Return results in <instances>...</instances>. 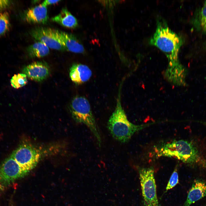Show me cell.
Returning a JSON list of instances; mask_svg holds the SVG:
<instances>
[{
  "instance_id": "cell-6",
  "label": "cell",
  "mask_w": 206,
  "mask_h": 206,
  "mask_svg": "<svg viewBox=\"0 0 206 206\" xmlns=\"http://www.w3.org/2000/svg\"><path fill=\"white\" fill-rule=\"evenodd\" d=\"M11 155L23 170L29 172L39 162L41 153L32 144L25 142L20 144Z\"/></svg>"
},
{
  "instance_id": "cell-5",
  "label": "cell",
  "mask_w": 206,
  "mask_h": 206,
  "mask_svg": "<svg viewBox=\"0 0 206 206\" xmlns=\"http://www.w3.org/2000/svg\"><path fill=\"white\" fill-rule=\"evenodd\" d=\"M138 173L143 202L145 206H160L157 198L153 168H140Z\"/></svg>"
},
{
  "instance_id": "cell-21",
  "label": "cell",
  "mask_w": 206,
  "mask_h": 206,
  "mask_svg": "<svg viewBox=\"0 0 206 206\" xmlns=\"http://www.w3.org/2000/svg\"><path fill=\"white\" fill-rule=\"evenodd\" d=\"M60 1V0H46L44 1L41 4L46 7H47L48 5L56 3Z\"/></svg>"
},
{
  "instance_id": "cell-20",
  "label": "cell",
  "mask_w": 206,
  "mask_h": 206,
  "mask_svg": "<svg viewBox=\"0 0 206 206\" xmlns=\"http://www.w3.org/2000/svg\"><path fill=\"white\" fill-rule=\"evenodd\" d=\"M11 1L8 0H0V11L7 8L11 5Z\"/></svg>"
},
{
  "instance_id": "cell-17",
  "label": "cell",
  "mask_w": 206,
  "mask_h": 206,
  "mask_svg": "<svg viewBox=\"0 0 206 206\" xmlns=\"http://www.w3.org/2000/svg\"><path fill=\"white\" fill-rule=\"evenodd\" d=\"M27 82L26 75L24 74H15L12 77L11 83L12 86L19 88L25 85Z\"/></svg>"
},
{
  "instance_id": "cell-4",
  "label": "cell",
  "mask_w": 206,
  "mask_h": 206,
  "mask_svg": "<svg viewBox=\"0 0 206 206\" xmlns=\"http://www.w3.org/2000/svg\"><path fill=\"white\" fill-rule=\"evenodd\" d=\"M156 156L174 157L183 162L190 164L198 157L197 149L190 142L183 140H174L157 148Z\"/></svg>"
},
{
  "instance_id": "cell-23",
  "label": "cell",
  "mask_w": 206,
  "mask_h": 206,
  "mask_svg": "<svg viewBox=\"0 0 206 206\" xmlns=\"http://www.w3.org/2000/svg\"><path fill=\"white\" fill-rule=\"evenodd\" d=\"M205 5H206V1H205Z\"/></svg>"
},
{
  "instance_id": "cell-10",
  "label": "cell",
  "mask_w": 206,
  "mask_h": 206,
  "mask_svg": "<svg viewBox=\"0 0 206 206\" xmlns=\"http://www.w3.org/2000/svg\"><path fill=\"white\" fill-rule=\"evenodd\" d=\"M56 32L65 50L76 53H84L83 46L74 35L58 30H56Z\"/></svg>"
},
{
  "instance_id": "cell-9",
  "label": "cell",
  "mask_w": 206,
  "mask_h": 206,
  "mask_svg": "<svg viewBox=\"0 0 206 206\" xmlns=\"http://www.w3.org/2000/svg\"><path fill=\"white\" fill-rule=\"evenodd\" d=\"M23 72L31 80L41 81L45 79L50 74V69L45 62L37 61L26 66Z\"/></svg>"
},
{
  "instance_id": "cell-22",
  "label": "cell",
  "mask_w": 206,
  "mask_h": 206,
  "mask_svg": "<svg viewBox=\"0 0 206 206\" xmlns=\"http://www.w3.org/2000/svg\"><path fill=\"white\" fill-rule=\"evenodd\" d=\"M203 30L205 32H206V22L204 25L202 27Z\"/></svg>"
},
{
  "instance_id": "cell-1",
  "label": "cell",
  "mask_w": 206,
  "mask_h": 206,
  "mask_svg": "<svg viewBox=\"0 0 206 206\" xmlns=\"http://www.w3.org/2000/svg\"><path fill=\"white\" fill-rule=\"evenodd\" d=\"M149 42L165 53L168 60V69L175 70L181 67L182 64L179 61V54L183 44V39L164 21H157L155 31Z\"/></svg>"
},
{
  "instance_id": "cell-2",
  "label": "cell",
  "mask_w": 206,
  "mask_h": 206,
  "mask_svg": "<svg viewBox=\"0 0 206 206\" xmlns=\"http://www.w3.org/2000/svg\"><path fill=\"white\" fill-rule=\"evenodd\" d=\"M120 89L115 109L109 118L107 127L114 139L120 142L124 143L128 142L135 133L153 123L136 125L128 120L122 106Z\"/></svg>"
},
{
  "instance_id": "cell-11",
  "label": "cell",
  "mask_w": 206,
  "mask_h": 206,
  "mask_svg": "<svg viewBox=\"0 0 206 206\" xmlns=\"http://www.w3.org/2000/svg\"><path fill=\"white\" fill-rule=\"evenodd\" d=\"M48 18L47 7L41 4L28 9L24 15L25 20L29 23L45 24Z\"/></svg>"
},
{
  "instance_id": "cell-8",
  "label": "cell",
  "mask_w": 206,
  "mask_h": 206,
  "mask_svg": "<svg viewBox=\"0 0 206 206\" xmlns=\"http://www.w3.org/2000/svg\"><path fill=\"white\" fill-rule=\"evenodd\" d=\"M30 33L35 39L42 42L49 48L59 51L65 50L59 40L56 29L38 27L33 29Z\"/></svg>"
},
{
  "instance_id": "cell-19",
  "label": "cell",
  "mask_w": 206,
  "mask_h": 206,
  "mask_svg": "<svg viewBox=\"0 0 206 206\" xmlns=\"http://www.w3.org/2000/svg\"><path fill=\"white\" fill-rule=\"evenodd\" d=\"M200 21L202 27L206 22V5L204 4L202 8Z\"/></svg>"
},
{
  "instance_id": "cell-3",
  "label": "cell",
  "mask_w": 206,
  "mask_h": 206,
  "mask_svg": "<svg viewBox=\"0 0 206 206\" xmlns=\"http://www.w3.org/2000/svg\"><path fill=\"white\" fill-rule=\"evenodd\" d=\"M70 111L73 118L76 122L84 124L89 129L98 146L100 147L102 139L100 131L88 100L82 96L74 97L70 105Z\"/></svg>"
},
{
  "instance_id": "cell-13",
  "label": "cell",
  "mask_w": 206,
  "mask_h": 206,
  "mask_svg": "<svg viewBox=\"0 0 206 206\" xmlns=\"http://www.w3.org/2000/svg\"><path fill=\"white\" fill-rule=\"evenodd\" d=\"M70 71V77L71 80L78 84L88 81L92 74V71L87 66L81 64H73Z\"/></svg>"
},
{
  "instance_id": "cell-7",
  "label": "cell",
  "mask_w": 206,
  "mask_h": 206,
  "mask_svg": "<svg viewBox=\"0 0 206 206\" xmlns=\"http://www.w3.org/2000/svg\"><path fill=\"white\" fill-rule=\"evenodd\" d=\"M28 173L23 170L10 155L0 165V190H6L16 180L24 177Z\"/></svg>"
},
{
  "instance_id": "cell-12",
  "label": "cell",
  "mask_w": 206,
  "mask_h": 206,
  "mask_svg": "<svg viewBox=\"0 0 206 206\" xmlns=\"http://www.w3.org/2000/svg\"><path fill=\"white\" fill-rule=\"evenodd\" d=\"M205 196L206 182L201 179H196L192 183L184 206H190Z\"/></svg>"
},
{
  "instance_id": "cell-18",
  "label": "cell",
  "mask_w": 206,
  "mask_h": 206,
  "mask_svg": "<svg viewBox=\"0 0 206 206\" xmlns=\"http://www.w3.org/2000/svg\"><path fill=\"white\" fill-rule=\"evenodd\" d=\"M179 183V176L176 167L171 174L166 188L165 192L174 187Z\"/></svg>"
},
{
  "instance_id": "cell-16",
  "label": "cell",
  "mask_w": 206,
  "mask_h": 206,
  "mask_svg": "<svg viewBox=\"0 0 206 206\" xmlns=\"http://www.w3.org/2000/svg\"><path fill=\"white\" fill-rule=\"evenodd\" d=\"M10 25L8 13L6 12L0 13V37L8 31Z\"/></svg>"
},
{
  "instance_id": "cell-14",
  "label": "cell",
  "mask_w": 206,
  "mask_h": 206,
  "mask_svg": "<svg viewBox=\"0 0 206 206\" xmlns=\"http://www.w3.org/2000/svg\"><path fill=\"white\" fill-rule=\"evenodd\" d=\"M51 20L60 25L68 28H74L78 25L77 19L66 8H63L57 15Z\"/></svg>"
},
{
  "instance_id": "cell-15",
  "label": "cell",
  "mask_w": 206,
  "mask_h": 206,
  "mask_svg": "<svg viewBox=\"0 0 206 206\" xmlns=\"http://www.w3.org/2000/svg\"><path fill=\"white\" fill-rule=\"evenodd\" d=\"M27 51L29 56L32 58L44 57L48 55L50 52L47 46L39 41L28 46Z\"/></svg>"
}]
</instances>
